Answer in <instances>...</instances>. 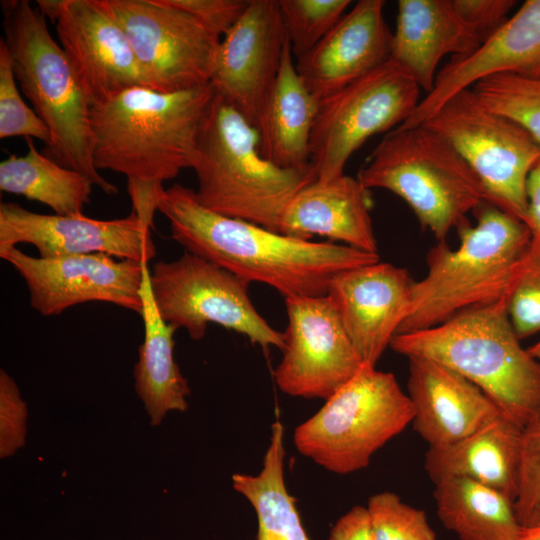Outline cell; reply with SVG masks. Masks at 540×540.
<instances>
[{"mask_svg": "<svg viewBox=\"0 0 540 540\" xmlns=\"http://www.w3.org/2000/svg\"><path fill=\"white\" fill-rule=\"evenodd\" d=\"M522 428L498 416L466 438L428 448L424 468L435 484L446 478L471 479L513 502L517 494Z\"/></svg>", "mask_w": 540, "mask_h": 540, "instance_id": "obj_24", "label": "cell"}, {"mask_svg": "<svg viewBox=\"0 0 540 540\" xmlns=\"http://www.w3.org/2000/svg\"><path fill=\"white\" fill-rule=\"evenodd\" d=\"M284 428L271 427L270 443L257 475L236 473L233 488L253 506L258 521L257 540H310L302 525L296 501L284 480Z\"/></svg>", "mask_w": 540, "mask_h": 540, "instance_id": "obj_29", "label": "cell"}, {"mask_svg": "<svg viewBox=\"0 0 540 540\" xmlns=\"http://www.w3.org/2000/svg\"><path fill=\"white\" fill-rule=\"evenodd\" d=\"M383 0H359L303 57L296 69L321 101L390 59L392 33Z\"/></svg>", "mask_w": 540, "mask_h": 540, "instance_id": "obj_20", "label": "cell"}, {"mask_svg": "<svg viewBox=\"0 0 540 540\" xmlns=\"http://www.w3.org/2000/svg\"><path fill=\"white\" fill-rule=\"evenodd\" d=\"M507 310L520 340L540 331V241L533 236L522 270L508 296Z\"/></svg>", "mask_w": 540, "mask_h": 540, "instance_id": "obj_35", "label": "cell"}, {"mask_svg": "<svg viewBox=\"0 0 540 540\" xmlns=\"http://www.w3.org/2000/svg\"><path fill=\"white\" fill-rule=\"evenodd\" d=\"M413 283L406 268L380 261L331 279L327 295L365 363L376 365L409 315Z\"/></svg>", "mask_w": 540, "mask_h": 540, "instance_id": "obj_18", "label": "cell"}, {"mask_svg": "<svg viewBox=\"0 0 540 540\" xmlns=\"http://www.w3.org/2000/svg\"><path fill=\"white\" fill-rule=\"evenodd\" d=\"M508 297L437 326L396 334L390 347L441 363L479 387L501 415L523 428L540 411V363L521 346Z\"/></svg>", "mask_w": 540, "mask_h": 540, "instance_id": "obj_4", "label": "cell"}, {"mask_svg": "<svg viewBox=\"0 0 540 540\" xmlns=\"http://www.w3.org/2000/svg\"><path fill=\"white\" fill-rule=\"evenodd\" d=\"M463 21L478 35L481 43L506 20L513 0H452Z\"/></svg>", "mask_w": 540, "mask_h": 540, "instance_id": "obj_38", "label": "cell"}, {"mask_svg": "<svg viewBox=\"0 0 540 540\" xmlns=\"http://www.w3.org/2000/svg\"><path fill=\"white\" fill-rule=\"evenodd\" d=\"M390 59L429 93L439 62L446 55L464 56L481 44L452 0H399Z\"/></svg>", "mask_w": 540, "mask_h": 540, "instance_id": "obj_23", "label": "cell"}, {"mask_svg": "<svg viewBox=\"0 0 540 540\" xmlns=\"http://www.w3.org/2000/svg\"><path fill=\"white\" fill-rule=\"evenodd\" d=\"M408 361L412 424L429 448L452 445L502 416L479 387L454 370L424 357Z\"/></svg>", "mask_w": 540, "mask_h": 540, "instance_id": "obj_21", "label": "cell"}, {"mask_svg": "<svg viewBox=\"0 0 540 540\" xmlns=\"http://www.w3.org/2000/svg\"><path fill=\"white\" fill-rule=\"evenodd\" d=\"M367 509L375 540H436L425 511L403 502L393 492L372 495Z\"/></svg>", "mask_w": 540, "mask_h": 540, "instance_id": "obj_32", "label": "cell"}, {"mask_svg": "<svg viewBox=\"0 0 540 540\" xmlns=\"http://www.w3.org/2000/svg\"><path fill=\"white\" fill-rule=\"evenodd\" d=\"M287 42L278 0H248L220 42L210 84L256 129Z\"/></svg>", "mask_w": 540, "mask_h": 540, "instance_id": "obj_17", "label": "cell"}, {"mask_svg": "<svg viewBox=\"0 0 540 540\" xmlns=\"http://www.w3.org/2000/svg\"><path fill=\"white\" fill-rule=\"evenodd\" d=\"M528 209L525 224L532 236L540 241V160L531 170L527 181Z\"/></svg>", "mask_w": 540, "mask_h": 540, "instance_id": "obj_40", "label": "cell"}, {"mask_svg": "<svg viewBox=\"0 0 540 540\" xmlns=\"http://www.w3.org/2000/svg\"><path fill=\"white\" fill-rule=\"evenodd\" d=\"M471 89L487 108L515 120L540 143V78L496 75Z\"/></svg>", "mask_w": 540, "mask_h": 540, "instance_id": "obj_30", "label": "cell"}, {"mask_svg": "<svg viewBox=\"0 0 540 540\" xmlns=\"http://www.w3.org/2000/svg\"><path fill=\"white\" fill-rule=\"evenodd\" d=\"M504 74L540 78V0H526L472 53L451 57L437 73L432 90L400 126L421 125L453 95Z\"/></svg>", "mask_w": 540, "mask_h": 540, "instance_id": "obj_19", "label": "cell"}, {"mask_svg": "<svg viewBox=\"0 0 540 540\" xmlns=\"http://www.w3.org/2000/svg\"><path fill=\"white\" fill-rule=\"evenodd\" d=\"M420 87L400 66L386 63L319 101L310 160L317 179L342 176L371 136L403 124L420 102Z\"/></svg>", "mask_w": 540, "mask_h": 540, "instance_id": "obj_10", "label": "cell"}, {"mask_svg": "<svg viewBox=\"0 0 540 540\" xmlns=\"http://www.w3.org/2000/svg\"><path fill=\"white\" fill-rule=\"evenodd\" d=\"M293 56L307 54L341 19L350 0H278Z\"/></svg>", "mask_w": 540, "mask_h": 540, "instance_id": "obj_31", "label": "cell"}, {"mask_svg": "<svg viewBox=\"0 0 540 540\" xmlns=\"http://www.w3.org/2000/svg\"><path fill=\"white\" fill-rule=\"evenodd\" d=\"M288 40L257 128L264 158L284 169L307 170L319 102L297 72Z\"/></svg>", "mask_w": 540, "mask_h": 540, "instance_id": "obj_25", "label": "cell"}, {"mask_svg": "<svg viewBox=\"0 0 540 540\" xmlns=\"http://www.w3.org/2000/svg\"><path fill=\"white\" fill-rule=\"evenodd\" d=\"M527 350L540 363V340Z\"/></svg>", "mask_w": 540, "mask_h": 540, "instance_id": "obj_42", "label": "cell"}, {"mask_svg": "<svg viewBox=\"0 0 540 540\" xmlns=\"http://www.w3.org/2000/svg\"><path fill=\"white\" fill-rule=\"evenodd\" d=\"M4 40L15 78L50 132L46 155L87 176L114 195L117 187L94 165L91 103L62 47L51 36L46 17L27 0L1 1Z\"/></svg>", "mask_w": 540, "mask_h": 540, "instance_id": "obj_6", "label": "cell"}, {"mask_svg": "<svg viewBox=\"0 0 540 540\" xmlns=\"http://www.w3.org/2000/svg\"><path fill=\"white\" fill-rule=\"evenodd\" d=\"M329 540H375L367 507L356 505L341 516Z\"/></svg>", "mask_w": 540, "mask_h": 540, "instance_id": "obj_39", "label": "cell"}, {"mask_svg": "<svg viewBox=\"0 0 540 540\" xmlns=\"http://www.w3.org/2000/svg\"><path fill=\"white\" fill-rule=\"evenodd\" d=\"M149 263L143 264L140 297L144 340L138 349L133 375L135 390L150 424L158 426L170 411H185L190 388L174 358L177 330L161 316L151 288Z\"/></svg>", "mask_w": 540, "mask_h": 540, "instance_id": "obj_26", "label": "cell"}, {"mask_svg": "<svg viewBox=\"0 0 540 540\" xmlns=\"http://www.w3.org/2000/svg\"><path fill=\"white\" fill-rule=\"evenodd\" d=\"M25 140L26 154L9 155L0 163L1 191L38 201L57 215L82 214L90 202L91 180L40 153L33 138Z\"/></svg>", "mask_w": 540, "mask_h": 540, "instance_id": "obj_28", "label": "cell"}, {"mask_svg": "<svg viewBox=\"0 0 540 540\" xmlns=\"http://www.w3.org/2000/svg\"><path fill=\"white\" fill-rule=\"evenodd\" d=\"M514 510L521 527L540 524V411L522 428Z\"/></svg>", "mask_w": 540, "mask_h": 540, "instance_id": "obj_34", "label": "cell"}, {"mask_svg": "<svg viewBox=\"0 0 540 540\" xmlns=\"http://www.w3.org/2000/svg\"><path fill=\"white\" fill-rule=\"evenodd\" d=\"M33 245L42 258L107 254L149 263L156 256L151 227L134 212L125 218L99 220L76 215H47L17 203L0 204V252L18 244Z\"/></svg>", "mask_w": 540, "mask_h": 540, "instance_id": "obj_16", "label": "cell"}, {"mask_svg": "<svg viewBox=\"0 0 540 540\" xmlns=\"http://www.w3.org/2000/svg\"><path fill=\"white\" fill-rule=\"evenodd\" d=\"M192 169L202 206L277 233L292 198L317 179L313 167L284 169L264 158L257 129L216 92L201 124Z\"/></svg>", "mask_w": 540, "mask_h": 540, "instance_id": "obj_5", "label": "cell"}, {"mask_svg": "<svg viewBox=\"0 0 540 540\" xmlns=\"http://www.w3.org/2000/svg\"><path fill=\"white\" fill-rule=\"evenodd\" d=\"M36 138L47 147L50 132L34 109L22 99L8 48L0 40V138Z\"/></svg>", "mask_w": 540, "mask_h": 540, "instance_id": "obj_33", "label": "cell"}, {"mask_svg": "<svg viewBox=\"0 0 540 540\" xmlns=\"http://www.w3.org/2000/svg\"><path fill=\"white\" fill-rule=\"evenodd\" d=\"M288 325L274 377L285 394L327 400L359 371L363 358L328 295L285 298Z\"/></svg>", "mask_w": 540, "mask_h": 540, "instance_id": "obj_13", "label": "cell"}, {"mask_svg": "<svg viewBox=\"0 0 540 540\" xmlns=\"http://www.w3.org/2000/svg\"><path fill=\"white\" fill-rule=\"evenodd\" d=\"M28 407L14 379L0 370V457L13 456L25 444Z\"/></svg>", "mask_w": 540, "mask_h": 540, "instance_id": "obj_36", "label": "cell"}, {"mask_svg": "<svg viewBox=\"0 0 540 540\" xmlns=\"http://www.w3.org/2000/svg\"><path fill=\"white\" fill-rule=\"evenodd\" d=\"M54 24L91 106L133 87H148L129 39L103 0H38Z\"/></svg>", "mask_w": 540, "mask_h": 540, "instance_id": "obj_14", "label": "cell"}, {"mask_svg": "<svg viewBox=\"0 0 540 540\" xmlns=\"http://www.w3.org/2000/svg\"><path fill=\"white\" fill-rule=\"evenodd\" d=\"M153 297L162 318L184 328L191 339H202L209 323L236 331L264 350L283 349V333L257 312L249 282L226 269L185 251L178 259L159 261L150 275Z\"/></svg>", "mask_w": 540, "mask_h": 540, "instance_id": "obj_11", "label": "cell"}, {"mask_svg": "<svg viewBox=\"0 0 540 540\" xmlns=\"http://www.w3.org/2000/svg\"><path fill=\"white\" fill-rule=\"evenodd\" d=\"M421 125L456 149L493 204L525 223L527 181L540 160V143L526 128L487 108L471 88L450 97Z\"/></svg>", "mask_w": 540, "mask_h": 540, "instance_id": "obj_9", "label": "cell"}, {"mask_svg": "<svg viewBox=\"0 0 540 540\" xmlns=\"http://www.w3.org/2000/svg\"><path fill=\"white\" fill-rule=\"evenodd\" d=\"M189 13L218 37H223L245 11L248 0H168Z\"/></svg>", "mask_w": 540, "mask_h": 540, "instance_id": "obj_37", "label": "cell"}, {"mask_svg": "<svg viewBox=\"0 0 540 540\" xmlns=\"http://www.w3.org/2000/svg\"><path fill=\"white\" fill-rule=\"evenodd\" d=\"M476 224L458 228L460 244L437 242L427 273L412 287L410 312L398 333L437 326L466 310L509 296L531 247L532 233L491 202L474 210Z\"/></svg>", "mask_w": 540, "mask_h": 540, "instance_id": "obj_3", "label": "cell"}, {"mask_svg": "<svg viewBox=\"0 0 540 540\" xmlns=\"http://www.w3.org/2000/svg\"><path fill=\"white\" fill-rule=\"evenodd\" d=\"M516 540H540V524L532 527H521Z\"/></svg>", "mask_w": 540, "mask_h": 540, "instance_id": "obj_41", "label": "cell"}, {"mask_svg": "<svg viewBox=\"0 0 540 540\" xmlns=\"http://www.w3.org/2000/svg\"><path fill=\"white\" fill-rule=\"evenodd\" d=\"M414 409L391 372L363 363L322 408L296 427V449L336 474L368 466L372 455L412 423Z\"/></svg>", "mask_w": 540, "mask_h": 540, "instance_id": "obj_8", "label": "cell"}, {"mask_svg": "<svg viewBox=\"0 0 540 540\" xmlns=\"http://www.w3.org/2000/svg\"><path fill=\"white\" fill-rule=\"evenodd\" d=\"M123 27L149 88L210 84L220 37L168 0H103Z\"/></svg>", "mask_w": 540, "mask_h": 540, "instance_id": "obj_12", "label": "cell"}, {"mask_svg": "<svg viewBox=\"0 0 540 540\" xmlns=\"http://www.w3.org/2000/svg\"><path fill=\"white\" fill-rule=\"evenodd\" d=\"M211 84L178 92L133 87L91 106L97 170L127 178L132 212L152 227L163 183L192 168Z\"/></svg>", "mask_w": 540, "mask_h": 540, "instance_id": "obj_1", "label": "cell"}, {"mask_svg": "<svg viewBox=\"0 0 540 540\" xmlns=\"http://www.w3.org/2000/svg\"><path fill=\"white\" fill-rule=\"evenodd\" d=\"M371 207L370 190L358 178L343 174L331 180L316 179L300 189L288 204L280 234L303 240L319 235L378 253Z\"/></svg>", "mask_w": 540, "mask_h": 540, "instance_id": "obj_22", "label": "cell"}, {"mask_svg": "<svg viewBox=\"0 0 540 540\" xmlns=\"http://www.w3.org/2000/svg\"><path fill=\"white\" fill-rule=\"evenodd\" d=\"M433 495L440 521L459 540H516L521 530L514 502L471 479L438 481Z\"/></svg>", "mask_w": 540, "mask_h": 540, "instance_id": "obj_27", "label": "cell"}, {"mask_svg": "<svg viewBox=\"0 0 540 540\" xmlns=\"http://www.w3.org/2000/svg\"><path fill=\"white\" fill-rule=\"evenodd\" d=\"M367 188L389 190L413 210L422 228L446 241L466 215L491 202L481 180L456 149L425 125L387 132L360 169Z\"/></svg>", "mask_w": 540, "mask_h": 540, "instance_id": "obj_7", "label": "cell"}, {"mask_svg": "<svg viewBox=\"0 0 540 540\" xmlns=\"http://www.w3.org/2000/svg\"><path fill=\"white\" fill-rule=\"evenodd\" d=\"M157 210L186 251L249 283L269 285L285 298L327 295L331 279L340 271L380 261L378 253L298 239L218 214L181 184L164 189Z\"/></svg>", "mask_w": 540, "mask_h": 540, "instance_id": "obj_2", "label": "cell"}, {"mask_svg": "<svg viewBox=\"0 0 540 540\" xmlns=\"http://www.w3.org/2000/svg\"><path fill=\"white\" fill-rule=\"evenodd\" d=\"M24 279L30 305L44 316L86 302H108L141 314L143 264L107 254L32 257L17 247L0 252Z\"/></svg>", "mask_w": 540, "mask_h": 540, "instance_id": "obj_15", "label": "cell"}]
</instances>
